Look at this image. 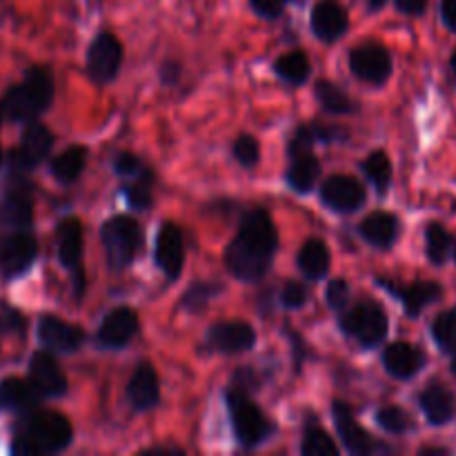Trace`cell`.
I'll use <instances>...</instances> for the list:
<instances>
[{"instance_id":"bcb514c9","label":"cell","mask_w":456,"mask_h":456,"mask_svg":"<svg viewBox=\"0 0 456 456\" xmlns=\"http://www.w3.org/2000/svg\"><path fill=\"white\" fill-rule=\"evenodd\" d=\"M145 454H183V452L176 448H151V450H147Z\"/></svg>"},{"instance_id":"30bf717a","label":"cell","mask_w":456,"mask_h":456,"mask_svg":"<svg viewBox=\"0 0 456 456\" xmlns=\"http://www.w3.org/2000/svg\"><path fill=\"white\" fill-rule=\"evenodd\" d=\"M208 341L212 350L221 352V354H240V352L252 350L256 343V332L252 325L230 321V323H218L209 328Z\"/></svg>"},{"instance_id":"52a82bcc","label":"cell","mask_w":456,"mask_h":456,"mask_svg":"<svg viewBox=\"0 0 456 456\" xmlns=\"http://www.w3.org/2000/svg\"><path fill=\"white\" fill-rule=\"evenodd\" d=\"M123 62V45L114 34H101L87 52V74L94 83L107 85L116 78Z\"/></svg>"},{"instance_id":"f35d334b","label":"cell","mask_w":456,"mask_h":456,"mask_svg":"<svg viewBox=\"0 0 456 456\" xmlns=\"http://www.w3.org/2000/svg\"><path fill=\"white\" fill-rule=\"evenodd\" d=\"M307 301V289L305 285H301L298 281H289L285 283V288L281 289V303L289 310H297V307L305 305Z\"/></svg>"},{"instance_id":"d4e9b609","label":"cell","mask_w":456,"mask_h":456,"mask_svg":"<svg viewBox=\"0 0 456 456\" xmlns=\"http://www.w3.org/2000/svg\"><path fill=\"white\" fill-rule=\"evenodd\" d=\"M58 256L65 267H78L83 256V227L78 218H65L58 225Z\"/></svg>"},{"instance_id":"681fc988","label":"cell","mask_w":456,"mask_h":456,"mask_svg":"<svg viewBox=\"0 0 456 456\" xmlns=\"http://www.w3.org/2000/svg\"><path fill=\"white\" fill-rule=\"evenodd\" d=\"M450 67H452V74H454V78H456V49H454L452 58H450Z\"/></svg>"},{"instance_id":"4dcf8cb0","label":"cell","mask_w":456,"mask_h":456,"mask_svg":"<svg viewBox=\"0 0 456 456\" xmlns=\"http://www.w3.org/2000/svg\"><path fill=\"white\" fill-rule=\"evenodd\" d=\"M314 94L316 98H319L321 105L328 111H332V114H350V111L354 110L352 98L347 96L338 85H334L332 80H319Z\"/></svg>"},{"instance_id":"f6af8a7d","label":"cell","mask_w":456,"mask_h":456,"mask_svg":"<svg viewBox=\"0 0 456 456\" xmlns=\"http://www.w3.org/2000/svg\"><path fill=\"white\" fill-rule=\"evenodd\" d=\"M441 20L456 34V0H441Z\"/></svg>"},{"instance_id":"e575fe53","label":"cell","mask_w":456,"mask_h":456,"mask_svg":"<svg viewBox=\"0 0 456 456\" xmlns=\"http://www.w3.org/2000/svg\"><path fill=\"white\" fill-rule=\"evenodd\" d=\"M301 452L305 456H337L338 448L328 432L321 430L319 426H312L303 436Z\"/></svg>"},{"instance_id":"f5cc1de1","label":"cell","mask_w":456,"mask_h":456,"mask_svg":"<svg viewBox=\"0 0 456 456\" xmlns=\"http://www.w3.org/2000/svg\"><path fill=\"white\" fill-rule=\"evenodd\" d=\"M3 116H4V107L0 105V123H3Z\"/></svg>"},{"instance_id":"74e56055","label":"cell","mask_w":456,"mask_h":456,"mask_svg":"<svg viewBox=\"0 0 456 456\" xmlns=\"http://www.w3.org/2000/svg\"><path fill=\"white\" fill-rule=\"evenodd\" d=\"M234 156L240 165H245V167L256 165L258 159H261V147H258L256 138L249 136V134L239 136V141L234 142Z\"/></svg>"},{"instance_id":"816d5d0a","label":"cell","mask_w":456,"mask_h":456,"mask_svg":"<svg viewBox=\"0 0 456 456\" xmlns=\"http://www.w3.org/2000/svg\"><path fill=\"white\" fill-rule=\"evenodd\" d=\"M452 261L456 263V240H454V248H452Z\"/></svg>"},{"instance_id":"5b68a950","label":"cell","mask_w":456,"mask_h":456,"mask_svg":"<svg viewBox=\"0 0 456 456\" xmlns=\"http://www.w3.org/2000/svg\"><path fill=\"white\" fill-rule=\"evenodd\" d=\"M343 332L354 337L363 347H377L386 341L390 321L379 303H359L341 316Z\"/></svg>"},{"instance_id":"ffe728a7","label":"cell","mask_w":456,"mask_h":456,"mask_svg":"<svg viewBox=\"0 0 456 456\" xmlns=\"http://www.w3.org/2000/svg\"><path fill=\"white\" fill-rule=\"evenodd\" d=\"M347 13L337 0H321L314 9H312V31L319 36L325 43L338 40L347 31Z\"/></svg>"},{"instance_id":"f546056e","label":"cell","mask_w":456,"mask_h":456,"mask_svg":"<svg viewBox=\"0 0 456 456\" xmlns=\"http://www.w3.org/2000/svg\"><path fill=\"white\" fill-rule=\"evenodd\" d=\"M85 163H87V150L85 147H67L62 154H58L53 159L52 172L61 183H71L80 176V172L85 169Z\"/></svg>"},{"instance_id":"7a4b0ae2","label":"cell","mask_w":456,"mask_h":456,"mask_svg":"<svg viewBox=\"0 0 456 456\" xmlns=\"http://www.w3.org/2000/svg\"><path fill=\"white\" fill-rule=\"evenodd\" d=\"M71 423L58 412H36L27 419L20 435L13 439L12 452L18 456H38L61 452L71 444Z\"/></svg>"},{"instance_id":"5bb4252c","label":"cell","mask_w":456,"mask_h":456,"mask_svg":"<svg viewBox=\"0 0 456 456\" xmlns=\"http://www.w3.org/2000/svg\"><path fill=\"white\" fill-rule=\"evenodd\" d=\"M38 337L49 352L71 354L83 343V330L67 323V321L56 319V316H43L38 323Z\"/></svg>"},{"instance_id":"ba28073f","label":"cell","mask_w":456,"mask_h":456,"mask_svg":"<svg viewBox=\"0 0 456 456\" xmlns=\"http://www.w3.org/2000/svg\"><path fill=\"white\" fill-rule=\"evenodd\" d=\"M352 74L372 85L386 83L392 76V56L383 45L365 43L350 53Z\"/></svg>"},{"instance_id":"e0dca14e","label":"cell","mask_w":456,"mask_h":456,"mask_svg":"<svg viewBox=\"0 0 456 456\" xmlns=\"http://www.w3.org/2000/svg\"><path fill=\"white\" fill-rule=\"evenodd\" d=\"M383 365H386L387 374L401 379V381H408L426 368V354L412 343L396 341L383 350Z\"/></svg>"},{"instance_id":"484cf974","label":"cell","mask_w":456,"mask_h":456,"mask_svg":"<svg viewBox=\"0 0 456 456\" xmlns=\"http://www.w3.org/2000/svg\"><path fill=\"white\" fill-rule=\"evenodd\" d=\"M31 221H34V205L27 194L12 191L7 199L0 200V227L22 230V227L31 225Z\"/></svg>"},{"instance_id":"4fadbf2b","label":"cell","mask_w":456,"mask_h":456,"mask_svg":"<svg viewBox=\"0 0 456 456\" xmlns=\"http://www.w3.org/2000/svg\"><path fill=\"white\" fill-rule=\"evenodd\" d=\"M29 383L40 396H62L67 392V379L49 352H36L29 363Z\"/></svg>"},{"instance_id":"4316f807","label":"cell","mask_w":456,"mask_h":456,"mask_svg":"<svg viewBox=\"0 0 456 456\" xmlns=\"http://www.w3.org/2000/svg\"><path fill=\"white\" fill-rule=\"evenodd\" d=\"M298 267L307 279H323L330 272V249L321 239H310L298 252Z\"/></svg>"},{"instance_id":"9c48e42d","label":"cell","mask_w":456,"mask_h":456,"mask_svg":"<svg viewBox=\"0 0 456 456\" xmlns=\"http://www.w3.org/2000/svg\"><path fill=\"white\" fill-rule=\"evenodd\" d=\"M321 199L328 208L337 209V212L350 214L363 208L365 203V190L356 178L352 176H332L323 183L321 187Z\"/></svg>"},{"instance_id":"db71d44e","label":"cell","mask_w":456,"mask_h":456,"mask_svg":"<svg viewBox=\"0 0 456 456\" xmlns=\"http://www.w3.org/2000/svg\"><path fill=\"white\" fill-rule=\"evenodd\" d=\"M0 163H3V150H0Z\"/></svg>"},{"instance_id":"ab89813d","label":"cell","mask_w":456,"mask_h":456,"mask_svg":"<svg viewBox=\"0 0 456 456\" xmlns=\"http://www.w3.org/2000/svg\"><path fill=\"white\" fill-rule=\"evenodd\" d=\"M214 292H218V285L209 283H199L185 294V305L187 307H200L203 303H208L214 297Z\"/></svg>"},{"instance_id":"603a6c76","label":"cell","mask_w":456,"mask_h":456,"mask_svg":"<svg viewBox=\"0 0 456 456\" xmlns=\"http://www.w3.org/2000/svg\"><path fill=\"white\" fill-rule=\"evenodd\" d=\"M40 392L22 379H4L0 381V410L12 412H31L38 405Z\"/></svg>"},{"instance_id":"2e32d148","label":"cell","mask_w":456,"mask_h":456,"mask_svg":"<svg viewBox=\"0 0 456 456\" xmlns=\"http://www.w3.org/2000/svg\"><path fill=\"white\" fill-rule=\"evenodd\" d=\"M38 254V243L29 234H13L0 245V267L7 276H18L29 270Z\"/></svg>"},{"instance_id":"8d00e7d4","label":"cell","mask_w":456,"mask_h":456,"mask_svg":"<svg viewBox=\"0 0 456 456\" xmlns=\"http://www.w3.org/2000/svg\"><path fill=\"white\" fill-rule=\"evenodd\" d=\"M151 174L150 172H141V178H138L134 185L125 187V196H127V200L132 203V208L136 209H147L151 205V191H150V185H151Z\"/></svg>"},{"instance_id":"d6986e66","label":"cell","mask_w":456,"mask_h":456,"mask_svg":"<svg viewBox=\"0 0 456 456\" xmlns=\"http://www.w3.org/2000/svg\"><path fill=\"white\" fill-rule=\"evenodd\" d=\"M419 405L430 426H448L456 417V396L441 383H430L419 396Z\"/></svg>"},{"instance_id":"f907efd6","label":"cell","mask_w":456,"mask_h":456,"mask_svg":"<svg viewBox=\"0 0 456 456\" xmlns=\"http://www.w3.org/2000/svg\"><path fill=\"white\" fill-rule=\"evenodd\" d=\"M452 372H454V377H456V352H454V361H452Z\"/></svg>"},{"instance_id":"f1b7e54d","label":"cell","mask_w":456,"mask_h":456,"mask_svg":"<svg viewBox=\"0 0 456 456\" xmlns=\"http://www.w3.org/2000/svg\"><path fill=\"white\" fill-rule=\"evenodd\" d=\"M454 236L441 223H430L426 230V254L432 265H445L452 258Z\"/></svg>"},{"instance_id":"d590c367","label":"cell","mask_w":456,"mask_h":456,"mask_svg":"<svg viewBox=\"0 0 456 456\" xmlns=\"http://www.w3.org/2000/svg\"><path fill=\"white\" fill-rule=\"evenodd\" d=\"M377 423L390 435H405L412 428V419L405 410L396 408V405H387V408L379 410Z\"/></svg>"},{"instance_id":"c3c4849f","label":"cell","mask_w":456,"mask_h":456,"mask_svg":"<svg viewBox=\"0 0 456 456\" xmlns=\"http://www.w3.org/2000/svg\"><path fill=\"white\" fill-rule=\"evenodd\" d=\"M386 3H387V0H368V4H370V7H372V9H381Z\"/></svg>"},{"instance_id":"7402d4cb","label":"cell","mask_w":456,"mask_h":456,"mask_svg":"<svg viewBox=\"0 0 456 456\" xmlns=\"http://www.w3.org/2000/svg\"><path fill=\"white\" fill-rule=\"evenodd\" d=\"M129 403L136 410H151L160 399L159 374L150 363H141L134 370L132 379L127 386Z\"/></svg>"},{"instance_id":"7c38bea8","label":"cell","mask_w":456,"mask_h":456,"mask_svg":"<svg viewBox=\"0 0 456 456\" xmlns=\"http://www.w3.org/2000/svg\"><path fill=\"white\" fill-rule=\"evenodd\" d=\"M332 412H334V421H337L338 436H341L343 444H346V448L350 450L352 454H374L386 450V445L379 444L370 432H365L363 428L356 423V419L352 417V412L346 408V405L334 403Z\"/></svg>"},{"instance_id":"8992f818","label":"cell","mask_w":456,"mask_h":456,"mask_svg":"<svg viewBox=\"0 0 456 456\" xmlns=\"http://www.w3.org/2000/svg\"><path fill=\"white\" fill-rule=\"evenodd\" d=\"M102 245L114 267H127L142 245V230L134 218L114 216L102 225Z\"/></svg>"},{"instance_id":"1f68e13d","label":"cell","mask_w":456,"mask_h":456,"mask_svg":"<svg viewBox=\"0 0 456 456\" xmlns=\"http://www.w3.org/2000/svg\"><path fill=\"white\" fill-rule=\"evenodd\" d=\"M274 71L292 85H303L310 76V61L303 52H289L274 62Z\"/></svg>"},{"instance_id":"b9f144b4","label":"cell","mask_w":456,"mask_h":456,"mask_svg":"<svg viewBox=\"0 0 456 456\" xmlns=\"http://www.w3.org/2000/svg\"><path fill=\"white\" fill-rule=\"evenodd\" d=\"M254 12L263 18H279L283 13L288 0H249Z\"/></svg>"},{"instance_id":"ac0fdd59","label":"cell","mask_w":456,"mask_h":456,"mask_svg":"<svg viewBox=\"0 0 456 456\" xmlns=\"http://www.w3.org/2000/svg\"><path fill=\"white\" fill-rule=\"evenodd\" d=\"M156 263L160 270L176 279L183 270V261H185V245H183V232L174 223H165L156 239Z\"/></svg>"},{"instance_id":"d6a6232c","label":"cell","mask_w":456,"mask_h":456,"mask_svg":"<svg viewBox=\"0 0 456 456\" xmlns=\"http://www.w3.org/2000/svg\"><path fill=\"white\" fill-rule=\"evenodd\" d=\"M363 172L370 178L374 187H377L379 194H386V190L390 187L392 181V163L387 159L386 151H372L368 159L363 160Z\"/></svg>"},{"instance_id":"7bdbcfd3","label":"cell","mask_w":456,"mask_h":456,"mask_svg":"<svg viewBox=\"0 0 456 456\" xmlns=\"http://www.w3.org/2000/svg\"><path fill=\"white\" fill-rule=\"evenodd\" d=\"M114 169L118 174H141V160L132 154V151H120L114 160Z\"/></svg>"},{"instance_id":"8fae6325","label":"cell","mask_w":456,"mask_h":456,"mask_svg":"<svg viewBox=\"0 0 456 456\" xmlns=\"http://www.w3.org/2000/svg\"><path fill=\"white\" fill-rule=\"evenodd\" d=\"M138 332V316L132 307H116L102 321L98 330V343L107 350L125 347Z\"/></svg>"},{"instance_id":"cb8c5ba5","label":"cell","mask_w":456,"mask_h":456,"mask_svg":"<svg viewBox=\"0 0 456 456\" xmlns=\"http://www.w3.org/2000/svg\"><path fill=\"white\" fill-rule=\"evenodd\" d=\"M361 236L374 248H392L399 236V218L390 212H374L361 223Z\"/></svg>"},{"instance_id":"44dd1931","label":"cell","mask_w":456,"mask_h":456,"mask_svg":"<svg viewBox=\"0 0 456 456\" xmlns=\"http://www.w3.org/2000/svg\"><path fill=\"white\" fill-rule=\"evenodd\" d=\"M381 285L401 298L405 312L412 319L421 314L428 305H432V303H436L444 297V288L439 283H432V281H417V283L408 285V288H396V285L387 283V281H381Z\"/></svg>"},{"instance_id":"6da1fadb","label":"cell","mask_w":456,"mask_h":456,"mask_svg":"<svg viewBox=\"0 0 456 456\" xmlns=\"http://www.w3.org/2000/svg\"><path fill=\"white\" fill-rule=\"evenodd\" d=\"M279 249V234L265 209H252L245 214L239 234L225 249V265L240 281L263 279L267 274Z\"/></svg>"},{"instance_id":"836d02e7","label":"cell","mask_w":456,"mask_h":456,"mask_svg":"<svg viewBox=\"0 0 456 456\" xmlns=\"http://www.w3.org/2000/svg\"><path fill=\"white\" fill-rule=\"evenodd\" d=\"M432 338L444 352H456V307L441 312L432 323Z\"/></svg>"},{"instance_id":"60d3db41","label":"cell","mask_w":456,"mask_h":456,"mask_svg":"<svg viewBox=\"0 0 456 456\" xmlns=\"http://www.w3.org/2000/svg\"><path fill=\"white\" fill-rule=\"evenodd\" d=\"M347 297H350V288H347V283L343 279H334L328 285V303L334 310H341L347 303Z\"/></svg>"},{"instance_id":"7dc6e473","label":"cell","mask_w":456,"mask_h":456,"mask_svg":"<svg viewBox=\"0 0 456 456\" xmlns=\"http://www.w3.org/2000/svg\"><path fill=\"white\" fill-rule=\"evenodd\" d=\"M421 454H450L445 448H421Z\"/></svg>"},{"instance_id":"277c9868","label":"cell","mask_w":456,"mask_h":456,"mask_svg":"<svg viewBox=\"0 0 456 456\" xmlns=\"http://www.w3.org/2000/svg\"><path fill=\"white\" fill-rule=\"evenodd\" d=\"M227 408H230L236 439H239V444L245 445V448H256L263 441L270 439V435L274 432V428L267 421L265 414L245 396V392H227Z\"/></svg>"},{"instance_id":"3957f363","label":"cell","mask_w":456,"mask_h":456,"mask_svg":"<svg viewBox=\"0 0 456 456\" xmlns=\"http://www.w3.org/2000/svg\"><path fill=\"white\" fill-rule=\"evenodd\" d=\"M53 98V83L49 71L43 67H31L25 80L12 87L4 96V114L13 120H31L43 114Z\"/></svg>"},{"instance_id":"ee69618b","label":"cell","mask_w":456,"mask_h":456,"mask_svg":"<svg viewBox=\"0 0 456 456\" xmlns=\"http://www.w3.org/2000/svg\"><path fill=\"white\" fill-rule=\"evenodd\" d=\"M396 9L405 16H421L428 7V0H395Z\"/></svg>"},{"instance_id":"83f0119b","label":"cell","mask_w":456,"mask_h":456,"mask_svg":"<svg viewBox=\"0 0 456 456\" xmlns=\"http://www.w3.org/2000/svg\"><path fill=\"white\" fill-rule=\"evenodd\" d=\"M321 174V165L314 156L307 151V154L294 156V163L288 169V183L294 191H301L307 194L312 187L316 185V178Z\"/></svg>"},{"instance_id":"9a60e30c","label":"cell","mask_w":456,"mask_h":456,"mask_svg":"<svg viewBox=\"0 0 456 456\" xmlns=\"http://www.w3.org/2000/svg\"><path fill=\"white\" fill-rule=\"evenodd\" d=\"M53 145V136L45 125L31 123L22 134L20 147L12 154V165L16 169H29L36 167L45 156L49 154Z\"/></svg>"}]
</instances>
